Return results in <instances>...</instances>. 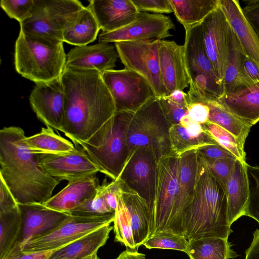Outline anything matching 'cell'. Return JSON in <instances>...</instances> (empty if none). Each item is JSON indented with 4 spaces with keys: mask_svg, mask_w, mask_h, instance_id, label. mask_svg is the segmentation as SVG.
I'll list each match as a JSON object with an SVG mask.
<instances>
[{
    "mask_svg": "<svg viewBox=\"0 0 259 259\" xmlns=\"http://www.w3.org/2000/svg\"><path fill=\"white\" fill-rule=\"evenodd\" d=\"M196 102L205 103L208 106L209 122L228 131L244 145L252 126L245 123L228 111L216 100L214 97H206L198 99L195 101Z\"/></svg>",
    "mask_w": 259,
    "mask_h": 259,
    "instance_id": "cell-31",
    "label": "cell"
},
{
    "mask_svg": "<svg viewBox=\"0 0 259 259\" xmlns=\"http://www.w3.org/2000/svg\"><path fill=\"white\" fill-rule=\"evenodd\" d=\"M100 186L96 175L69 182L66 187L42 204L49 208L68 213L90 199Z\"/></svg>",
    "mask_w": 259,
    "mask_h": 259,
    "instance_id": "cell-24",
    "label": "cell"
},
{
    "mask_svg": "<svg viewBox=\"0 0 259 259\" xmlns=\"http://www.w3.org/2000/svg\"><path fill=\"white\" fill-rule=\"evenodd\" d=\"M90 257H91V256H90ZM90 257H88V258H86V259H90Z\"/></svg>",
    "mask_w": 259,
    "mask_h": 259,
    "instance_id": "cell-56",
    "label": "cell"
},
{
    "mask_svg": "<svg viewBox=\"0 0 259 259\" xmlns=\"http://www.w3.org/2000/svg\"><path fill=\"white\" fill-rule=\"evenodd\" d=\"M135 112H116L96 146L73 140L84 150L102 172L115 180L119 177L130 156L127 144L128 126Z\"/></svg>",
    "mask_w": 259,
    "mask_h": 259,
    "instance_id": "cell-5",
    "label": "cell"
},
{
    "mask_svg": "<svg viewBox=\"0 0 259 259\" xmlns=\"http://www.w3.org/2000/svg\"><path fill=\"white\" fill-rule=\"evenodd\" d=\"M63 42L20 30L15 45L16 71L35 84L60 77L66 59Z\"/></svg>",
    "mask_w": 259,
    "mask_h": 259,
    "instance_id": "cell-4",
    "label": "cell"
},
{
    "mask_svg": "<svg viewBox=\"0 0 259 259\" xmlns=\"http://www.w3.org/2000/svg\"><path fill=\"white\" fill-rule=\"evenodd\" d=\"M37 158L41 170L59 181L70 182L100 172L97 165L81 148L66 153L37 154Z\"/></svg>",
    "mask_w": 259,
    "mask_h": 259,
    "instance_id": "cell-17",
    "label": "cell"
},
{
    "mask_svg": "<svg viewBox=\"0 0 259 259\" xmlns=\"http://www.w3.org/2000/svg\"><path fill=\"white\" fill-rule=\"evenodd\" d=\"M200 155L203 159L210 173L225 188L237 159L232 158L209 159Z\"/></svg>",
    "mask_w": 259,
    "mask_h": 259,
    "instance_id": "cell-43",
    "label": "cell"
},
{
    "mask_svg": "<svg viewBox=\"0 0 259 259\" xmlns=\"http://www.w3.org/2000/svg\"><path fill=\"white\" fill-rule=\"evenodd\" d=\"M220 6L246 56L259 67V37L245 18L239 1L220 0Z\"/></svg>",
    "mask_w": 259,
    "mask_h": 259,
    "instance_id": "cell-23",
    "label": "cell"
},
{
    "mask_svg": "<svg viewBox=\"0 0 259 259\" xmlns=\"http://www.w3.org/2000/svg\"><path fill=\"white\" fill-rule=\"evenodd\" d=\"M169 124L158 98H153L133 114L127 133L130 154L139 147H148L158 162L173 155Z\"/></svg>",
    "mask_w": 259,
    "mask_h": 259,
    "instance_id": "cell-6",
    "label": "cell"
},
{
    "mask_svg": "<svg viewBox=\"0 0 259 259\" xmlns=\"http://www.w3.org/2000/svg\"><path fill=\"white\" fill-rule=\"evenodd\" d=\"M245 56L239 41L232 29L229 59L223 82L222 95L230 93L240 88V79Z\"/></svg>",
    "mask_w": 259,
    "mask_h": 259,
    "instance_id": "cell-35",
    "label": "cell"
},
{
    "mask_svg": "<svg viewBox=\"0 0 259 259\" xmlns=\"http://www.w3.org/2000/svg\"><path fill=\"white\" fill-rule=\"evenodd\" d=\"M203 125L218 144L231 152L238 160L246 162L244 145L233 135L209 121Z\"/></svg>",
    "mask_w": 259,
    "mask_h": 259,
    "instance_id": "cell-38",
    "label": "cell"
},
{
    "mask_svg": "<svg viewBox=\"0 0 259 259\" xmlns=\"http://www.w3.org/2000/svg\"><path fill=\"white\" fill-rule=\"evenodd\" d=\"M88 6L103 32L120 29L134 22L139 11L132 0H91Z\"/></svg>",
    "mask_w": 259,
    "mask_h": 259,
    "instance_id": "cell-22",
    "label": "cell"
},
{
    "mask_svg": "<svg viewBox=\"0 0 259 259\" xmlns=\"http://www.w3.org/2000/svg\"><path fill=\"white\" fill-rule=\"evenodd\" d=\"M35 84L29 96L32 109L47 127L62 132L65 95L61 77Z\"/></svg>",
    "mask_w": 259,
    "mask_h": 259,
    "instance_id": "cell-16",
    "label": "cell"
},
{
    "mask_svg": "<svg viewBox=\"0 0 259 259\" xmlns=\"http://www.w3.org/2000/svg\"><path fill=\"white\" fill-rule=\"evenodd\" d=\"M249 185V199L243 215L249 217L259 223V166L246 164Z\"/></svg>",
    "mask_w": 259,
    "mask_h": 259,
    "instance_id": "cell-41",
    "label": "cell"
},
{
    "mask_svg": "<svg viewBox=\"0 0 259 259\" xmlns=\"http://www.w3.org/2000/svg\"><path fill=\"white\" fill-rule=\"evenodd\" d=\"M258 81H259V67L251 59L245 56L243 61L239 89L250 85Z\"/></svg>",
    "mask_w": 259,
    "mask_h": 259,
    "instance_id": "cell-46",
    "label": "cell"
},
{
    "mask_svg": "<svg viewBox=\"0 0 259 259\" xmlns=\"http://www.w3.org/2000/svg\"><path fill=\"white\" fill-rule=\"evenodd\" d=\"M158 57L161 77L167 96L174 91H184L189 87L183 45L161 40Z\"/></svg>",
    "mask_w": 259,
    "mask_h": 259,
    "instance_id": "cell-19",
    "label": "cell"
},
{
    "mask_svg": "<svg viewBox=\"0 0 259 259\" xmlns=\"http://www.w3.org/2000/svg\"><path fill=\"white\" fill-rule=\"evenodd\" d=\"M187 114L194 121L203 124L208 121L209 108L205 103L193 102L189 105Z\"/></svg>",
    "mask_w": 259,
    "mask_h": 259,
    "instance_id": "cell-50",
    "label": "cell"
},
{
    "mask_svg": "<svg viewBox=\"0 0 259 259\" xmlns=\"http://www.w3.org/2000/svg\"><path fill=\"white\" fill-rule=\"evenodd\" d=\"M246 162L237 160L234 168L225 185L228 200V216L229 223L243 215L249 199V185Z\"/></svg>",
    "mask_w": 259,
    "mask_h": 259,
    "instance_id": "cell-26",
    "label": "cell"
},
{
    "mask_svg": "<svg viewBox=\"0 0 259 259\" xmlns=\"http://www.w3.org/2000/svg\"><path fill=\"white\" fill-rule=\"evenodd\" d=\"M180 160L179 185L173 211V232L185 237V220L193 199L197 179V150L185 153Z\"/></svg>",
    "mask_w": 259,
    "mask_h": 259,
    "instance_id": "cell-18",
    "label": "cell"
},
{
    "mask_svg": "<svg viewBox=\"0 0 259 259\" xmlns=\"http://www.w3.org/2000/svg\"><path fill=\"white\" fill-rule=\"evenodd\" d=\"M189 242L187 254L190 259H230L238 256L228 239L208 237Z\"/></svg>",
    "mask_w": 259,
    "mask_h": 259,
    "instance_id": "cell-33",
    "label": "cell"
},
{
    "mask_svg": "<svg viewBox=\"0 0 259 259\" xmlns=\"http://www.w3.org/2000/svg\"><path fill=\"white\" fill-rule=\"evenodd\" d=\"M53 251L25 253L22 251L21 245L17 243L3 259H48Z\"/></svg>",
    "mask_w": 259,
    "mask_h": 259,
    "instance_id": "cell-51",
    "label": "cell"
},
{
    "mask_svg": "<svg viewBox=\"0 0 259 259\" xmlns=\"http://www.w3.org/2000/svg\"><path fill=\"white\" fill-rule=\"evenodd\" d=\"M158 161L152 150L139 147L129 156L118 179L147 203L153 205L157 178Z\"/></svg>",
    "mask_w": 259,
    "mask_h": 259,
    "instance_id": "cell-13",
    "label": "cell"
},
{
    "mask_svg": "<svg viewBox=\"0 0 259 259\" xmlns=\"http://www.w3.org/2000/svg\"><path fill=\"white\" fill-rule=\"evenodd\" d=\"M90 259H99V258L98 256L97 253L92 255L90 257Z\"/></svg>",
    "mask_w": 259,
    "mask_h": 259,
    "instance_id": "cell-55",
    "label": "cell"
},
{
    "mask_svg": "<svg viewBox=\"0 0 259 259\" xmlns=\"http://www.w3.org/2000/svg\"><path fill=\"white\" fill-rule=\"evenodd\" d=\"M178 21L185 30L200 24L220 6V0H170Z\"/></svg>",
    "mask_w": 259,
    "mask_h": 259,
    "instance_id": "cell-30",
    "label": "cell"
},
{
    "mask_svg": "<svg viewBox=\"0 0 259 259\" xmlns=\"http://www.w3.org/2000/svg\"><path fill=\"white\" fill-rule=\"evenodd\" d=\"M102 76L113 97L116 112H136L156 97L147 81L131 70H110Z\"/></svg>",
    "mask_w": 259,
    "mask_h": 259,
    "instance_id": "cell-12",
    "label": "cell"
},
{
    "mask_svg": "<svg viewBox=\"0 0 259 259\" xmlns=\"http://www.w3.org/2000/svg\"><path fill=\"white\" fill-rule=\"evenodd\" d=\"M115 259H146L145 255L137 251L126 249Z\"/></svg>",
    "mask_w": 259,
    "mask_h": 259,
    "instance_id": "cell-54",
    "label": "cell"
},
{
    "mask_svg": "<svg viewBox=\"0 0 259 259\" xmlns=\"http://www.w3.org/2000/svg\"><path fill=\"white\" fill-rule=\"evenodd\" d=\"M175 25L170 17L163 14L140 12L137 19L128 25L115 31L102 32L99 42L153 41L171 36Z\"/></svg>",
    "mask_w": 259,
    "mask_h": 259,
    "instance_id": "cell-15",
    "label": "cell"
},
{
    "mask_svg": "<svg viewBox=\"0 0 259 259\" xmlns=\"http://www.w3.org/2000/svg\"><path fill=\"white\" fill-rule=\"evenodd\" d=\"M23 142L27 149L34 154H62L76 149L71 142L56 134L50 127H42L39 133L25 137Z\"/></svg>",
    "mask_w": 259,
    "mask_h": 259,
    "instance_id": "cell-32",
    "label": "cell"
},
{
    "mask_svg": "<svg viewBox=\"0 0 259 259\" xmlns=\"http://www.w3.org/2000/svg\"><path fill=\"white\" fill-rule=\"evenodd\" d=\"M203 46L223 90L229 55L232 28L219 6L201 23Z\"/></svg>",
    "mask_w": 259,
    "mask_h": 259,
    "instance_id": "cell-14",
    "label": "cell"
},
{
    "mask_svg": "<svg viewBox=\"0 0 259 259\" xmlns=\"http://www.w3.org/2000/svg\"><path fill=\"white\" fill-rule=\"evenodd\" d=\"M172 102L187 108L189 106V99L187 93L182 90H176L166 96Z\"/></svg>",
    "mask_w": 259,
    "mask_h": 259,
    "instance_id": "cell-53",
    "label": "cell"
},
{
    "mask_svg": "<svg viewBox=\"0 0 259 259\" xmlns=\"http://www.w3.org/2000/svg\"><path fill=\"white\" fill-rule=\"evenodd\" d=\"M245 259H259V230L253 232L252 241L245 252Z\"/></svg>",
    "mask_w": 259,
    "mask_h": 259,
    "instance_id": "cell-52",
    "label": "cell"
},
{
    "mask_svg": "<svg viewBox=\"0 0 259 259\" xmlns=\"http://www.w3.org/2000/svg\"><path fill=\"white\" fill-rule=\"evenodd\" d=\"M115 213L108 206L102 185H100L95 193L82 204L69 211L71 215L96 217Z\"/></svg>",
    "mask_w": 259,
    "mask_h": 259,
    "instance_id": "cell-39",
    "label": "cell"
},
{
    "mask_svg": "<svg viewBox=\"0 0 259 259\" xmlns=\"http://www.w3.org/2000/svg\"><path fill=\"white\" fill-rule=\"evenodd\" d=\"M194 195L185 223L188 241L208 237L228 239L232 232L224 187L213 177L198 153Z\"/></svg>",
    "mask_w": 259,
    "mask_h": 259,
    "instance_id": "cell-3",
    "label": "cell"
},
{
    "mask_svg": "<svg viewBox=\"0 0 259 259\" xmlns=\"http://www.w3.org/2000/svg\"><path fill=\"white\" fill-rule=\"evenodd\" d=\"M139 12L163 14L173 13L170 0H132Z\"/></svg>",
    "mask_w": 259,
    "mask_h": 259,
    "instance_id": "cell-44",
    "label": "cell"
},
{
    "mask_svg": "<svg viewBox=\"0 0 259 259\" xmlns=\"http://www.w3.org/2000/svg\"><path fill=\"white\" fill-rule=\"evenodd\" d=\"M22 228L20 206L0 213V259H3L19 242Z\"/></svg>",
    "mask_w": 259,
    "mask_h": 259,
    "instance_id": "cell-34",
    "label": "cell"
},
{
    "mask_svg": "<svg viewBox=\"0 0 259 259\" xmlns=\"http://www.w3.org/2000/svg\"><path fill=\"white\" fill-rule=\"evenodd\" d=\"M120 194L132 227L136 249L138 250L139 247L143 245L149 237V210L146 202L121 182Z\"/></svg>",
    "mask_w": 259,
    "mask_h": 259,
    "instance_id": "cell-27",
    "label": "cell"
},
{
    "mask_svg": "<svg viewBox=\"0 0 259 259\" xmlns=\"http://www.w3.org/2000/svg\"><path fill=\"white\" fill-rule=\"evenodd\" d=\"M189 242L185 237L169 232H162L149 237L143 244L148 249H174L188 252Z\"/></svg>",
    "mask_w": 259,
    "mask_h": 259,
    "instance_id": "cell-40",
    "label": "cell"
},
{
    "mask_svg": "<svg viewBox=\"0 0 259 259\" xmlns=\"http://www.w3.org/2000/svg\"><path fill=\"white\" fill-rule=\"evenodd\" d=\"M169 138L172 154L179 157L187 152L217 143L212 136L197 138L190 136L180 124L170 126Z\"/></svg>",
    "mask_w": 259,
    "mask_h": 259,
    "instance_id": "cell-36",
    "label": "cell"
},
{
    "mask_svg": "<svg viewBox=\"0 0 259 259\" xmlns=\"http://www.w3.org/2000/svg\"><path fill=\"white\" fill-rule=\"evenodd\" d=\"M115 213L96 217L73 216L54 230L33 238L21 246L25 253L51 251L62 248L113 222Z\"/></svg>",
    "mask_w": 259,
    "mask_h": 259,
    "instance_id": "cell-10",
    "label": "cell"
},
{
    "mask_svg": "<svg viewBox=\"0 0 259 259\" xmlns=\"http://www.w3.org/2000/svg\"><path fill=\"white\" fill-rule=\"evenodd\" d=\"M118 58L115 46L110 43L75 47L66 54L64 70H95L102 74L114 69Z\"/></svg>",
    "mask_w": 259,
    "mask_h": 259,
    "instance_id": "cell-20",
    "label": "cell"
},
{
    "mask_svg": "<svg viewBox=\"0 0 259 259\" xmlns=\"http://www.w3.org/2000/svg\"><path fill=\"white\" fill-rule=\"evenodd\" d=\"M160 40L115 42L119 58L124 68L143 77L152 89L156 98L167 96L159 67L158 48Z\"/></svg>",
    "mask_w": 259,
    "mask_h": 259,
    "instance_id": "cell-11",
    "label": "cell"
},
{
    "mask_svg": "<svg viewBox=\"0 0 259 259\" xmlns=\"http://www.w3.org/2000/svg\"><path fill=\"white\" fill-rule=\"evenodd\" d=\"M243 15L259 37V0L244 1Z\"/></svg>",
    "mask_w": 259,
    "mask_h": 259,
    "instance_id": "cell-49",
    "label": "cell"
},
{
    "mask_svg": "<svg viewBox=\"0 0 259 259\" xmlns=\"http://www.w3.org/2000/svg\"><path fill=\"white\" fill-rule=\"evenodd\" d=\"M215 99L245 123L252 126L259 121V81Z\"/></svg>",
    "mask_w": 259,
    "mask_h": 259,
    "instance_id": "cell-25",
    "label": "cell"
},
{
    "mask_svg": "<svg viewBox=\"0 0 259 259\" xmlns=\"http://www.w3.org/2000/svg\"><path fill=\"white\" fill-rule=\"evenodd\" d=\"M159 100L170 125L180 124L181 119L187 113V108L172 102L166 96Z\"/></svg>",
    "mask_w": 259,
    "mask_h": 259,
    "instance_id": "cell-45",
    "label": "cell"
},
{
    "mask_svg": "<svg viewBox=\"0 0 259 259\" xmlns=\"http://www.w3.org/2000/svg\"><path fill=\"white\" fill-rule=\"evenodd\" d=\"M61 78L65 95L62 133L71 141L96 146L116 112L102 74L95 70L66 69Z\"/></svg>",
    "mask_w": 259,
    "mask_h": 259,
    "instance_id": "cell-1",
    "label": "cell"
},
{
    "mask_svg": "<svg viewBox=\"0 0 259 259\" xmlns=\"http://www.w3.org/2000/svg\"><path fill=\"white\" fill-rule=\"evenodd\" d=\"M100 29L91 10L88 6L83 7L64 30L63 42L75 47L87 46L96 40Z\"/></svg>",
    "mask_w": 259,
    "mask_h": 259,
    "instance_id": "cell-29",
    "label": "cell"
},
{
    "mask_svg": "<svg viewBox=\"0 0 259 259\" xmlns=\"http://www.w3.org/2000/svg\"><path fill=\"white\" fill-rule=\"evenodd\" d=\"M83 7L77 0H34L32 14L20 23V30L63 42L64 30Z\"/></svg>",
    "mask_w": 259,
    "mask_h": 259,
    "instance_id": "cell-7",
    "label": "cell"
},
{
    "mask_svg": "<svg viewBox=\"0 0 259 259\" xmlns=\"http://www.w3.org/2000/svg\"><path fill=\"white\" fill-rule=\"evenodd\" d=\"M25 137L20 127L0 131V177L19 204H43L59 181L41 170L37 154L31 153L23 142Z\"/></svg>",
    "mask_w": 259,
    "mask_h": 259,
    "instance_id": "cell-2",
    "label": "cell"
},
{
    "mask_svg": "<svg viewBox=\"0 0 259 259\" xmlns=\"http://www.w3.org/2000/svg\"><path fill=\"white\" fill-rule=\"evenodd\" d=\"M183 46L189 90L201 97L221 96L223 90L206 54L200 24L185 30Z\"/></svg>",
    "mask_w": 259,
    "mask_h": 259,
    "instance_id": "cell-9",
    "label": "cell"
},
{
    "mask_svg": "<svg viewBox=\"0 0 259 259\" xmlns=\"http://www.w3.org/2000/svg\"><path fill=\"white\" fill-rule=\"evenodd\" d=\"M117 196V206L113 221L115 240L123 244L127 249L137 251L134 242L132 227L120 194Z\"/></svg>",
    "mask_w": 259,
    "mask_h": 259,
    "instance_id": "cell-37",
    "label": "cell"
},
{
    "mask_svg": "<svg viewBox=\"0 0 259 259\" xmlns=\"http://www.w3.org/2000/svg\"><path fill=\"white\" fill-rule=\"evenodd\" d=\"M180 157L169 155L158 162L154 199L150 211L149 237L173 232V211L179 185Z\"/></svg>",
    "mask_w": 259,
    "mask_h": 259,
    "instance_id": "cell-8",
    "label": "cell"
},
{
    "mask_svg": "<svg viewBox=\"0 0 259 259\" xmlns=\"http://www.w3.org/2000/svg\"><path fill=\"white\" fill-rule=\"evenodd\" d=\"M113 227L104 226L74 242L54 250L48 259H86L104 246Z\"/></svg>",
    "mask_w": 259,
    "mask_h": 259,
    "instance_id": "cell-28",
    "label": "cell"
},
{
    "mask_svg": "<svg viewBox=\"0 0 259 259\" xmlns=\"http://www.w3.org/2000/svg\"><path fill=\"white\" fill-rule=\"evenodd\" d=\"M19 207V204L0 177V213L6 212Z\"/></svg>",
    "mask_w": 259,
    "mask_h": 259,
    "instance_id": "cell-47",
    "label": "cell"
},
{
    "mask_svg": "<svg viewBox=\"0 0 259 259\" xmlns=\"http://www.w3.org/2000/svg\"><path fill=\"white\" fill-rule=\"evenodd\" d=\"M34 0H2L0 6L7 15L21 23L31 15Z\"/></svg>",
    "mask_w": 259,
    "mask_h": 259,
    "instance_id": "cell-42",
    "label": "cell"
},
{
    "mask_svg": "<svg viewBox=\"0 0 259 259\" xmlns=\"http://www.w3.org/2000/svg\"><path fill=\"white\" fill-rule=\"evenodd\" d=\"M22 228L19 241L21 246L31 239L46 234L61 225L70 215L40 203L19 204Z\"/></svg>",
    "mask_w": 259,
    "mask_h": 259,
    "instance_id": "cell-21",
    "label": "cell"
},
{
    "mask_svg": "<svg viewBox=\"0 0 259 259\" xmlns=\"http://www.w3.org/2000/svg\"><path fill=\"white\" fill-rule=\"evenodd\" d=\"M202 156L209 159L223 158L236 159L231 152L218 143L207 145L197 150Z\"/></svg>",
    "mask_w": 259,
    "mask_h": 259,
    "instance_id": "cell-48",
    "label": "cell"
}]
</instances>
